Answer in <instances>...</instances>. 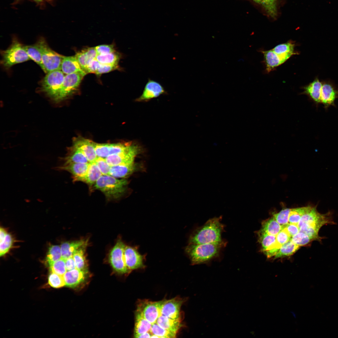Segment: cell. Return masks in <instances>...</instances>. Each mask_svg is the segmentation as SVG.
Listing matches in <instances>:
<instances>
[{"mask_svg": "<svg viewBox=\"0 0 338 338\" xmlns=\"http://www.w3.org/2000/svg\"><path fill=\"white\" fill-rule=\"evenodd\" d=\"M291 209L285 208L273 215V217L282 226L289 223V216Z\"/></svg>", "mask_w": 338, "mask_h": 338, "instance_id": "60d3db41", "label": "cell"}, {"mask_svg": "<svg viewBox=\"0 0 338 338\" xmlns=\"http://www.w3.org/2000/svg\"><path fill=\"white\" fill-rule=\"evenodd\" d=\"M118 68V65L100 64L95 74L97 75L109 72Z\"/></svg>", "mask_w": 338, "mask_h": 338, "instance_id": "c3c4849f", "label": "cell"}, {"mask_svg": "<svg viewBox=\"0 0 338 338\" xmlns=\"http://www.w3.org/2000/svg\"><path fill=\"white\" fill-rule=\"evenodd\" d=\"M124 256L126 265L130 270L142 268L144 266L143 256L135 248L125 246Z\"/></svg>", "mask_w": 338, "mask_h": 338, "instance_id": "2e32d148", "label": "cell"}, {"mask_svg": "<svg viewBox=\"0 0 338 338\" xmlns=\"http://www.w3.org/2000/svg\"><path fill=\"white\" fill-rule=\"evenodd\" d=\"M226 243L220 242L203 244L189 243L186 251L192 264L207 263L218 256Z\"/></svg>", "mask_w": 338, "mask_h": 338, "instance_id": "7a4b0ae2", "label": "cell"}, {"mask_svg": "<svg viewBox=\"0 0 338 338\" xmlns=\"http://www.w3.org/2000/svg\"><path fill=\"white\" fill-rule=\"evenodd\" d=\"M322 83L318 78L303 87V94L308 96L316 105L320 103V97Z\"/></svg>", "mask_w": 338, "mask_h": 338, "instance_id": "ac0fdd59", "label": "cell"}, {"mask_svg": "<svg viewBox=\"0 0 338 338\" xmlns=\"http://www.w3.org/2000/svg\"><path fill=\"white\" fill-rule=\"evenodd\" d=\"M61 164L74 163H90L84 155L79 150L73 146L69 148L65 156L59 160Z\"/></svg>", "mask_w": 338, "mask_h": 338, "instance_id": "44dd1931", "label": "cell"}, {"mask_svg": "<svg viewBox=\"0 0 338 338\" xmlns=\"http://www.w3.org/2000/svg\"><path fill=\"white\" fill-rule=\"evenodd\" d=\"M308 207L291 209L289 216V223L297 225L302 216L307 210Z\"/></svg>", "mask_w": 338, "mask_h": 338, "instance_id": "8d00e7d4", "label": "cell"}, {"mask_svg": "<svg viewBox=\"0 0 338 338\" xmlns=\"http://www.w3.org/2000/svg\"><path fill=\"white\" fill-rule=\"evenodd\" d=\"M128 183L125 179H119L109 175H102L95 183L93 188L103 192L108 200H115L125 193Z\"/></svg>", "mask_w": 338, "mask_h": 338, "instance_id": "3957f363", "label": "cell"}, {"mask_svg": "<svg viewBox=\"0 0 338 338\" xmlns=\"http://www.w3.org/2000/svg\"><path fill=\"white\" fill-rule=\"evenodd\" d=\"M24 47L30 59L35 62L43 70V66L41 55L36 44L33 45H24Z\"/></svg>", "mask_w": 338, "mask_h": 338, "instance_id": "1f68e13d", "label": "cell"}, {"mask_svg": "<svg viewBox=\"0 0 338 338\" xmlns=\"http://www.w3.org/2000/svg\"><path fill=\"white\" fill-rule=\"evenodd\" d=\"M1 63L8 69L13 65L31 59L25 51L24 45L16 38H14L9 47L2 53Z\"/></svg>", "mask_w": 338, "mask_h": 338, "instance_id": "5b68a950", "label": "cell"}, {"mask_svg": "<svg viewBox=\"0 0 338 338\" xmlns=\"http://www.w3.org/2000/svg\"><path fill=\"white\" fill-rule=\"evenodd\" d=\"M33 0V1H35V2H42V1H44V0Z\"/></svg>", "mask_w": 338, "mask_h": 338, "instance_id": "11a10c76", "label": "cell"}, {"mask_svg": "<svg viewBox=\"0 0 338 338\" xmlns=\"http://www.w3.org/2000/svg\"><path fill=\"white\" fill-rule=\"evenodd\" d=\"M300 246L293 243L290 240L283 244L274 256V259L279 258L293 254Z\"/></svg>", "mask_w": 338, "mask_h": 338, "instance_id": "d6a6232c", "label": "cell"}, {"mask_svg": "<svg viewBox=\"0 0 338 338\" xmlns=\"http://www.w3.org/2000/svg\"><path fill=\"white\" fill-rule=\"evenodd\" d=\"M150 332L152 335H155L160 338H174L176 333L169 331L160 327L156 322L152 324Z\"/></svg>", "mask_w": 338, "mask_h": 338, "instance_id": "d590c367", "label": "cell"}, {"mask_svg": "<svg viewBox=\"0 0 338 338\" xmlns=\"http://www.w3.org/2000/svg\"><path fill=\"white\" fill-rule=\"evenodd\" d=\"M95 162L102 175H109L110 166L106 162L105 158L97 157Z\"/></svg>", "mask_w": 338, "mask_h": 338, "instance_id": "bcb514c9", "label": "cell"}, {"mask_svg": "<svg viewBox=\"0 0 338 338\" xmlns=\"http://www.w3.org/2000/svg\"><path fill=\"white\" fill-rule=\"evenodd\" d=\"M152 324L136 312L134 336L150 331Z\"/></svg>", "mask_w": 338, "mask_h": 338, "instance_id": "f1b7e54d", "label": "cell"}, {"mask_svg": "<svg viewBox=\"0 0 338 338\" xmlns=\"http://www.w3.org/2000/svg\"><path fill=\"white\" fill-rule=\"evenodd\" d=\"M221 216L209 219L203 225L197 228L191 235L189 243L203 244L220 242L224 228L221 223Z\"/></svg>", "mask_w": 338, "mask_h": 338, "instance_id": "6da1fadb", "label": "cell"}, {"mask_svg": "<svg viewBox=\"0 0 338 338\" xmlns=\"http://www.w3.org/2000/svg\"><path fill=\"white\" fill-rule=\"evenodd\" d=\"M97 55L105 54L115 51L113 45H101L96 46Z\"/></svg>", "mask_w": 338, "mask_h": 338, "instance_id": "7dc6e473", "label": "cell"}, {"mask_svg": "<svg viewBox=\"0 0 338 338\" xmlns=\"http://www.w3.org/2000/svg\"><path fill=\"white\" fill-rule=\"evenodd\" d=\"M61 258V248L59 246L51 245L49 248L46 257V260L49 267L54 262Z\"/></svg>", "mask_w": 338, "mask_h": 338, "instance_id": "e575fe53", "label": "cell"}, {"mask_svg": "<svg viewBox=\"0 0 338 338\" xmlns=\"http://www.w3.org/2000/svg\"><path fill=\"white\" fill-rule=\"evenodd\" d=\"M75 55L82 69L84 72L85 69L89 63L92 60L96 58L97 54L95 47H90L84 49L77 52Z\"/></svg>", "mask_w": 338, "mask_h": 338, "instance_id": "603a6c76", "label": "cell"}, {"mask_svg": "<svg viewBox=\"0 0 338 338\" xmlns=\"http://www.w3.org/2000/svg\"><path fill=\"white\" fill-rule=\"evenodd\" d=\"M290 240L294 244L299 246L305 245L313 241L309 236L300 232L293 236Z\"/></svg>", "mask_w": 338, "mask_h": 338, "instance_id": "b9f144b4", "label": "cell"}, {"mask_svg": "<svg viewBox=\"0 0 338 338\" xmlns=\"http://www.w3.org/2000/svg\"><path fill=\"white\" fill-rule=\"evenodd\" d=\"M41 55L43 71L46 74L61 70L64 56L52 50L44 38H40L36 43Z\"/></svg>", "mask_w": 338, "mask_h": 338, "instance_id": "277c9868", "label": "cell"}, {"mask_svg": "<svg viewBox=\"0 0 338 338\" xmlns=\"http://www.w3.org/2000/svg\"><path fill=\"white\" fill-rule=\"evenodd\" d=\"M134 163L110 166L109 175L115 178H125L135 170Z\"/></svg>", "mask_w": 338, "mask_h": 338, "instance_id": "7402d4cb", "label": "cell"}, {"mask_svg": "<svg viewBox=\"0 0 338 338\" xmlns=\"http://www.w3.org/2000/svg\"><path fill=\"white\" fill-rule=\"evenodd\" d=\"M87 240L81 239L62 243L60 246L62 258L65 259L73 256L75 252L79 248L87 245Z\"/></svg>", "mask_w": 338, "mask_h": 338, "instance_id": "d6986e66", "label": "cell"}, {"mask_svg": "<svg viewBox=\"0 0 338 338\" xmlns=\"http://www.w3.org/2000/svg\"><path fill=\"white\" fill-rule=\"evenodd\" d=\"M90 163H74L61 164L56 167V170L65 171L70 173L74 182L80 181L86 175Z\"/></svg>", "mask_w": 338, "mask_h": 338, "instance_id": "5bb4252c", "label": "cell"}, {"mask_svg": "<svg viewBox=\"0 0 338 338\" xmlns=\"http://www.w3.org/2000/svg\"><path fill=\"white\" fill-rule=\"evenodd\" d=\"M100 64L96 58L94 59L88 64L85 69L84 72L86 74L88 73L95 74Z\"/></svg>", "mask_w": 338, "mask_h": 338, "instance_id": "681fc988", "label": "cell"}, {"mask_svg": "<svg viewBox=\"0 0 338 338\" xmlns=\"http://www.w3.org/2000/svg\"><path fill=\"white\" fill-rule=\"evenodd\" d=\"M73 146L80 151L90 163L95 162L97 158L95 151V142L84 138L78 137L73 141Z\"/></svg>", "mask_w": 338, "mask_h": 338, "instance_id": "7c38bea8", "label": "cell"}, {"mask_svg": "<svg viewBox=\"0 0 338 338\" xmlns=\"http://www.w3.org/2000/svg\"><path fill=\"white\" fill-rule=\"evenodd\" d=\"M165 92L164 88L160 83L149 79L142 94L136 100L138 102L148 101L157 97Z\"/></svg>", "mask_w": 338, "mask_h": 338, "instance_id": "9a60e30c", "label": "cell"}, {"mask_svg": "<svg viewBox=\"0 0 338 338\" xmlns=\"http://www.w3.org/2000/svg\"><path fill=\"white\" fill-rule=\"evenodd\" d=\"M140 151V147L132 142L124 151L110 155L105 159L110 166L134 163L135 158Z\"/></svg>", "mask_w": 338, "mask_h": 338, "instance_id": "9c48e42d", "label": "cell"}, {"mask_svg": "<svg viewBox=\"0 0 338 338\" xmlns=\"http://www.w3.org/2000/svg\"><path fill=\"white\" fill-rule=\"evenodd\" d=\"M125 247V245L121 240H118L109 255L110 265L114 270L120 274L127 273L130 271L125 261L124 253Z\"/></svg>", "mask_w": 338, "mask_h": 338, "instance_id": "ba28073f", "label": "cell"}, {"mask_svg": "<svg viewBox=\"0 0 338 338\" xmlns=\"http://www.w3.org/2000/svg\"><path fill=\"white\" fill-rule=\"evenodd\" d=\"M282 229L276 236V242L282 246L291 239V237L284 225L282 226Z\"/></svg>", "mask_w": 338, "mask_h": 338, "instance_id": "ee69618b", "label": "cell"}, {"mask_svg": "<svg viewBox=\"0 0 338 338\" xmlns=\"http://www.w3.org/2000/svg\"><path fill=\"white\" fill-rule=\"evenodd\" d=\"M322 83L320 103L324 105L325 109L331 106H335V101L338 98V88L328 81Z\"/></svg>", "mask_w": 338, "mask_h": 338, "instance_id": "8fae6325", "label": "cell"}, {"mask_svg": "<svg viewBox=\"0 0 338 338\" xmlns=\"http://www.w3.org/2000/svg\"><path fill=\"white\" fill-rule=\"evenodd\" d=\"M51 272L63 276L67 272L65 260L61 258L54 262L49 266Z\"/></svg>", "mask_w": 338, "mask_h": 338, "instance_id": "ab89813d", "label": "cell"}, {"mask_svg": "<svg viewBox=\"0 0 338 338\" xmlns=\"http://www.w3.org/2000/svg\"><path fill=\"white\" fill-rule=\"evenodd\" d=\"M13 243L12 236L7 234L3 241L0 243V256H3L6 254L11 248Z\"/></svg>", "mask_w": 338, "mask_h": 338, "instance_id": "7bdbcfd3", "label": "cell"}, {"mask_svg": "<svg viewBox=\"0 0 338 338\" xmlns=\"http://www.w3.org/2000/svg\"><path fill=\"white\" fill-rule=\"evenodd\" d=\"M183 301L178 298L163 300L161 308V315L173 319H180L181 307Z\"/></svg>", "mask_w": 338, "mask_h": 338, "instance_id": "4fadbf2b", "label": "cell"}, {"mask_svg": "<svg viewBox=\"0 0 338 338\" xmlns=\"http://www.w3.org/2000/svg\"><path fill=\"white\" fill-rule=\"evenodd\" d=\"M86 74L84 72H77L65 75L55 102H60L72 94L78 88Z\"/></svg>", "mask_w": 338, "mask_h": 338, "instance_id": "52a82bcc", "label": "cell"}, {"mask_svg": "<svg viewBox=\"0 0 338 338\" xmlns=\"http://www.w3.org/2000/svg\"><path fill=\"white\" fill-rule=\"evenodd\" d=\"M48 283L54 288H59L65 285V282L62 276L51 272L48 277Z\"/></svg>", "mask_w": 338, "mask_h": 338, "instance_id": "f35d334b", "label": "cell"}, {"mask_svg": "<svg viewBox=\"0 0 338 338\" xmlns=\"http://www.w3.org/2000/svg\"><path fill=\"white\" fill-rule=\"evenodd\" d=\"M156 323L161 327L176 333L182 326L180 319H173L161 315Z\"/></svg>", "mask_w": 338, "mask_h": 338, "instance_id": "484cf974", "label": "cell"}, {"mask_svg": "<svg viewBox=\"0 0 338 338\" xmlns=\"http://www.w3.org/2000/svg\"><path fill=\"white\" fill-rule=\"evenodd\" d=\"M121 55L115 51L105 54L97 55L96 59L101 64L118 65Z\"/></svg>", "mask_w": 338, "mask_h": 338, "instance_id": "836d02e7", "label": "cell"}, {"mask_svg": "<svg viewBox=\"0 0 338 338\" xmlns=\"http://www.w3.org/2000/svg\"><path fill=\"white\" fill-rule=\"evenodd\" d=\"M87 273L77 268L67 271L63 276L65 285L71 288L77 287L84 281Z\"/></svg>", "mask_w": 338, "mask_h": 338, "instance_id": "e0dca14e", "label": "cell"}, {"mask_svg": "<svg viewBox=\"0 0 338 338\" xmlns=\"http://www.w3.org/2000/svg\"><path fill=\"white\" fill-rule=\"evenodd\" d=\"M7 234V232L5 229L1 228L0 229V243L3 241Z\"/></svg>", "mask_w": 338, "mask_h": 338, "instance_id": "db71d44e", "label": "cell"}, {"mask_svg": "<svg viewBox=\"0 0 338 338\" xmlns=\"http://www.w3.org/2000/svg\"><path fill=\"white\" fill-rule=\"evenodd\" d=\"M162 301H141L138 304L136 312L141 315L152 324L156 322L161 315V308Z\"/></svg>", "mask_w": 338, "mask_h": 338, "instance_id": "30bf717a", "label": "cell"}, {"mask_svg": "<svg viewBox=\"0 0 338 338\" xmlns=\"http://www.w3.org/2000/svg\"><path fill=\"white\" fill-rule=\"evenodd\" d=\"M151 334L150 331L134 336L135 338H151Z\"/></svg>", "mask_w": 338, "mask_h": 338, "instance_id": "f5cc1de1", "label": "cell"}, {"mask_svg": "<svg viewBox=\"0 0 338 338\" xmlns=\"http://www.w3.org/2000/svg\"><path fill=\"white\" fill-rule=\"evenodd\" d=\"M284 226L291 237L299 232V228L297 224L288 223Z\"/></svg>", "mask_w": 338, "mask_h": 338, "instance_id": "f907efd6", "label": "cell"}, {"mask_svg": "<svg viewBox=\"0 0 338 338\" xmlns=\"http://www.w3.org/2000/svg\"><path fill=\"white\" fill-rule=\"evenodd\" d=\"M102 175L101 171L95 162L90 163L86 175L81 179L80 181L87 183L91 188Z\"/></svg>", "mask_w": 338, "mask_h": 338, "instance_id": "d4e9b609", "label": "cell"}, {"mask_svg": "<svg viewBox=\"0 0 338 338\" xmlns=\"http://www.w3.org/2000/svg\"><path fill=\"white\" fill-rule=\"evenodd\" d=\"M294 43L290 41L276 46L272 50L277 55L287 60L292 55L296 54L294 52Z\"/></svg>", "mask_w": 338, "mask_h": 338, "instance_id": "4316f807", "label": "cell"}, {"mask_svg": "<svg viewBox=\"0 0 338 338\" xmlns=\"http://www.w3.org/2000/svg\"><path fill=\"white\" fill-rule=\"evenodd\" d=\"M259 240L264 251L276 241V236L269 234L261 230L259 233Z\"/></svg>", "mask_w": 338, "mask_h": 338, "instance_id": "74e56055", "label": "cell"}, {"mask_svg": "<svg viewBox=\"0 0 338 338\" xmlns=\"http://www.w3.org/2000/svg\"><path fill=\"white\" fill-rule=\"evenodd\" d=\"M261 6L267 14L273 18L277 15V4L279 0H249Z\"/></svg>", "mask_w": 338, "mask_h": 338, "instance_id": "83f0119b", "label": "cell"}, {"mask_svg": "<svg viewBox=\"0 0 338 338\" xmlns=\"http://www.w3.org/2000/svg\"><path fill=\"white\" fill-rule=\"evenodd\" d=\"M64 74L61 70L47 73L41 83L42 91L55 101L63 82Z\"/></svg>", "mask_w": 338, "mask_h": 338, "instance_id": "8992f818", "label": "cell"}, {"mask_svg": "<svg viewBox=\"0 0 338 338\" xmlns=\"http://www.w3.org/2000/svg\"><path fill=\"white\" fill-rule=\"evenodd\" d=\"M61 70L65 75L77 72L85 73L82 69L75 55L64 56L62 63Z\"/></svg>", "mask_w": 338, "mask_h": 338, "instance_id": "ffe728a7", "label": "cell"}, {"mask_svg": "<svg viewBox=\"0 0 338 338\" xmlns=\"http://www.w3.org/2000/svg\"><path fill=\"white\" fill-rule=\"evenodd\" d=\"M95 151L97 157L105 158L109 155V143L95 142Z\"/></svg>", "mask_w": 338, "mask_h": 338, "instance_id": "f6af8a7d", "label": "cell"}, {"mask_svg": "<svg viewBox=\"0 0 338 338\" xmlns=\"http://www.w3.org/2000/svg\"><path fill=\"white\" fill-rule=\"evenodd\" d=\"M266 65V70L269 72L275 67L281 65L286 60L276 54L272 49L263 51Z\"/></svg>", "mask_w": 338, "mask_h": 338, "instance_id": "cb8c5ba5", "label": "cell"}, {"mask_svg": "<svg viewBox=\"0 0 338 338\" xmlns=\"http://www.w3.org/2000/svg\"><path fill=\"white\" fill-rule=\"evenodd\" d=\"M65 260L66 268L67 271L76 268V265L73 256L69 257Z\"/></svg>", "mask_w": 338, "mask_h": 338, "instance_id": "816d5d0a", "label": "cell"}, {"mask_svg": "<svg viewBox=\"0 0 338 338\" xmlns=\"http://www.w3.org/2000/svg\"><path fill=\"white\" fill-rule=\"evenodd\" d=\"M87 245L80 248L73 255L76 268L88 273V264L85 256V248Z\"/></svg>", "mask_w": 338, "mask_h": 338, "instance_id": "f546056e", "label": "cell"}, {"mask_svg": "<svg viewBox=\"0 0 338 338\" xmlns=\"http://www.w3.org/2000/svg\"><path fill=\"white\" fill-rule=\"evenodd\" d=\"M282 229V226L273 217L262 223L261 230L269 234L276 236Z\"/></svg>", "mask_w": 338, "mask_h": 338, "instance_id": "4dcf8cb0", "label": "cell"}]
</instances>
